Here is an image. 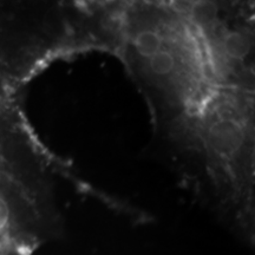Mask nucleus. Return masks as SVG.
Wrapping results in <instances>:
<instances>
[{
  "mask_svg": "<svg viewBox=\"0 0 255 255\" xmlns=\"http://www.w3.org/2000/svg\"><path fill=\"white\" fill-rule=\"evenodd\" d=\"M96 47L121 57L157 133L203 203L254 194V24L251 5L100 4Z\"/></svg>",
  "mask_w": 255,
  "mask_h": 255,
  "instance_id": "nucleus-1",
  "label": "nucleus"
}]
</instances>
